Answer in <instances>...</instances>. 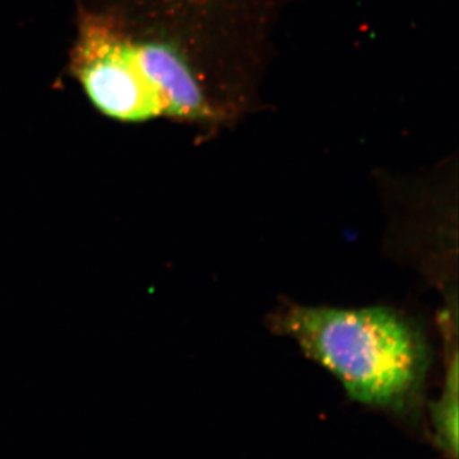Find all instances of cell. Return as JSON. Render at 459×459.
<instances>
[{
	"mask_svg": "<svg viewBox=\"0 0 459 459\" xmlns=\"http://www.w3.org/2000/svg\"><path fill=\"white\" fill-rule=\"evenodd\" d=\"M272 327L294 340L360 403L406 409L424 385L429 368L425 338L389 307L289 305L272 316Z\"/></svg>",
	"mask_w": 459,
	"mask_h": 459,
	"instance_id": "6da1fadb",
	"label": "cell"
},
{
	"mask_svg": "<svg viewBox=\"0 0 459 459\" xmlns=\"http://www.w3.org/2000/svg\"><path fill=\"white\" fill-rule=\"evenodd\" d=\"M72 69L93 107L120 122L211 115L197 78L174 48L132 40L96 14L81 20Z\"/></svg>",
	"mask_w": 459,
	"mask_h": 459,
	"instance_id": "7a4b0ae2",
	"label": "cell"
},
{
	"mask_svg": "<svg viewBox=\"0 0 459 459\" xmlns=\"http://www.w3.org/2000/svg\"><path fill=\"white\" fill-rule=\"evenodd\" d=\"M455 352L442 398L431 409L435 442L451 459L458 455V368Z\"/></svg>",
	"mask_w": 459,
	"mask_h": 459,
	"instance_id": "3957f363",
	"label": "cell"
}]
</instances>
